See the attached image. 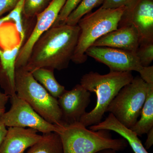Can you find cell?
I'll list each match as a JSON object with an SVG mask.
<instances>
[{
    "label": "cell",
    "mask_w": 153,
    "mask_h": 153,
    "mask_svg": "<svg viewBox=\"0 0 153 153\" xmlns=\"http://www.w3.org/2000/svg\"><path fill=\"white\" fill-rule=\"evenodd\" d=\"M11 106L8 111L0 117L7 127H28L43 134L55 132L59 134L63 127L48 122L26 101L15 94L10 97Z\"/></svg>",
    "instance_id": "cell-7"
},
{
    "label": "cell",
    "mask_w": 153,
    "mask_h": 153,
    "mask_svg": "<svg viewBox=\"0 0 153 153\" xmlns=\"http://www.w3.org/2000/svg\"><path fill=\"white\" fill-rule=\"evenodd\" d=\"M23 3L24 0H21L16 6L7 15L9 22L13 21L15 22L16 28L20 36V41L22 43H24L25 37V32L22 19Z\"/></svg>",
    "instance_id": "cell-21"
},
{
    "label": "cell",
    "mask_w": 153,
    "mask_h": 153,
    "mask_svg": "<svg viewBox=\"0 0 153 153\" xmlns=\"http://www.w3.org/2000/svg\"><path fill=\"white\" fill-rule=\"evenodd\" d=\"M129 25L137 29L140 44L153 41V0H135L126 8L118 27Z\"/></svg>",
    "instance_id": "cell-10"
},
{
    "label": "cell",
    "mask_w": 153,
    "mask_h": 153,
    "mask_svg": "<svg viewBox=\"0 0 153 153\" xmlns=\"http://www.w3.org/2000/svg\"><path fill=\"white\" fill-rule=\"evenodd\" d=\"M82 0H66L55 23L52 27L65 25L68 16L79 4Z\"/></svg>",
    "instance_id": "cell-23"
},
{
    "label": "cell",
    "mask_w": 153,
    "mask_h": 153,
    "mask_svg": "<svg viewBox=\"0 0 153 153\" xmlns=\"http://www.w3.org/2000/svg\"><path fill=\"white\" fill-rule=\"evenodd\" d=\"M103 1L104 0H82L67 17L65 24L70 26L77 25L80 19L90 13L94 8L102 4Z\"/></svg>",
    "instance_id": "cell-19"
},
{
    "label": "cell",
    "mask_w": 153,
    "mask_h": 153,
    "mask_svg": "<svg viewBox=\"0 0 153 153\" xmlns=\"http://www.w3.org/2000/svg\"><path fill=\"white\" fill-rule=\"evenodd\" d=\"M139 73L140 76L146 83H153V66L143 67Z\"/></svg>",
    "instance_id": "cell-26"
},
{
    "label": "cell",
    "mask_w": 153,
    "mask_h": 153,
    "mask_svg": "<svg viewBox=\"0 0 153 153\" xmlns=\"http://www.w3.org/2000/svg\"><path fill=\"white\" fill-rule=\"evenodd\" d=\"M126 9L124 7L115 9L101 7L80 19L77 25L79 38L71 61L77 64L85 63L87 59L86 50L100 38L117 29Z\"/></svg>",
    "instance_id": "cell-4"
},
{
    "label": "cell",
    "mask_w": 153,
    "mask_h": 153,
    "mask_svg": "<svg viewBox=\"0 0 153 153\" xmlns=\"http://www.w3.org/2000/svg\"><path fill=\"white\" fill-rule=\"evenodd\" d=\"M140 44V36L137 29L133 25H129L119 27L102 36L92 46L111 47L136 53Z\"/></svg>",
    "instance_id": "cell-12"
},
{
    "label": "cell",
    "mask_w": 153,
    "mask_h": 153,
    "mask_svg": "<svg viewBox=\"0 0 153 153\" xmlns=\"http://www.w3.org/2000/svg\"><path fill=\"white\" fill-rule=\"evenodd\" d=\"M7 22H9V20L7 16H5L2 17V18H0V27H1V25H2L3 23ZM1 51L2 50L0 49V53H1Z\"/></svg>",
    "instance_id": "cell-31"
},
{
    "label": "cell",
    "mask_w": 153,
    "mask_h": 153,
    "mask_svg": "<svg viewBox=\"0 0 153 153\" xmlns=\"http://www.w3.org/2000/svg\"><path fill=\"white\" fill-rule=\"evenodd\" d=\"M9 99L10 96L0 91V117L5 112L6 105Z\"/></svg>",
    "instance_id": "cell-27"
},
{
    "label": "cell",
    "mask_w": 153,
    "mask_h": 153,
    "mask_svg": "<svg viewBox=\"0 0 153 153\" xmlns=\"http://www.w3.org/2000/svg\"><path fill=\"white\" fill-rule=\"evenodd\" d=\"M51 1L24 0L22 13L27 19L36 17L48 7Z\"/></svg>",
    "instance_id": "cell-20"
},
{
    "label": "cell",
    "mask_w": 153,
    "mask_h": 153,
    "mask_svg": "<svg viewBox=\"0 0 153 153\" xmlns=\"http://www.w3.org/2000/svg\"><path fill=\"white\" fill-rule=\"evenodd\" d=\"M34 129L10 127L0 147V153H25L42 137Z\"/></svg>",
    "instance_id": "cell-13"
},
{
    "label": "cell",
    "mask_w": 153,
    "mask_h": 153,
    "mask_svg": "<svg viewBox=\"0 0 153 153\" xmlns=\"http://www.w3.org/2000/svg\"><path fill=\"white\" fill-rule=\"evenodd\" d=\"M66 0H52L48 7L36 16V26L27 41L20 49L16 68L25 67L27 63L33 46L44 33L53 26Z\"/></svg>",
    "instance_id": "cell-9"
},
{
    "label": "cell",
    "mask_w": 153,
    "mask_h": 153,
    "mask_svg": "<svg viewBox=\"0 0 153 153\" xmlns=\"http://www.w3.org/2000/svg\"><path fill=\"white\" fill-rule=\"evenodd\" d=\"M58 134L63 153H96L105 149L121 151L128 146L123 138H112L109 130L88 129L80 122L63 126Z\"/></svg>",
    "instance_id": "cell-3"
},
{
    "label": "cell",
    "mask_w": 153,
    "mask_h": 153,
    "mask_svg": "<svg viewBox=\"0 0 153 153\" xmlns=\"http://www.w3.org/2000/svg\"><path fill=\"white\" fill-rule=\"evenodd\" d=\"M79 34L77 25L65 24L51 27L34 44L24 68L30 72L40 68L59 71L68 68L74 55Z\"/></svg>",
    "instance_id": "cell-1"
},
{
    "label": "cell",
    "mask_w": 153,
    "mask_h": 153,
    "mask_svg": "<svg viewBox=\"0 0 153 153\" xmlns=\"http://www.w3.org/2000/svg\"><path fill=\"white\" fill-rule=\"evenodd\" d=\"M136 55L143 67L150 66L153 60V41L140 43Z\"/></svg>",
    "instance_id": "cell-22"
},
{
    "label": "cell",
    "mask_w": 153,
    "mask_h": 153,
    "mask_svg": "<svg viewBox=\"0 0 153 153\" xmlns=\"http://www.w3.org/2000/svg\"><path fill=\"white\" fill-rule=\"evenodd\" d=\"M89 129L96 131L107 130L112 131L119 134L127 142L134 153H149L143 145L138 136L130 128L127 127L109 113L105 120L98 124L90 126Z\"/></svg>",
    "instance_id": "cell-15"
},
{
    "label": "cell",
    "mask_w": 153,
    "mask_h": 153,
    "mask_svg": "<svg viewBox=\"0 0 153 153\" xmlns=\"http://www.w3.org/2000/svg\"><path fill=\"white\" fill-rule=\"evenodd\" d=\"M7 131V126L0 119V147L4 139Z\"/></svg>",
    "instance_id": "cell-29"
},
{
    "label": "cell",
    "mask_w": 153,
    "mask_h": 153,
    "mask_svg": "<svg viewBox=\"0 0 153 153\" xmlns=\"http://www.w3.org/2000/svg\"><path fill=\"white\" fill-rule=\"evenodd\" d=\"M96 153H116V151L112 149H105Z\"/></svg>",
    "instance_id": "cell-30"
},
{
    "label": "cell",
    "mask_w": 153,
    "mask_h": 153,
    "mask_svg": "<svg viewBox=\"0 0 153 153\" xmlns=\"http://www.w3.org/2000/svg\"><path fill=\"white\" fill-rule=\"evenodd\" d=\"M134 77L132 71H110L105 74L90 71L83 75L80 84L89 92L95 93L97 102L95 107L82 116L79 122L86 127L101 122L110 103Z\"/></svg>",
    "instance_id": "cell-2"
},
{
    "label": "cell",
    "mask_w": 153,
    "mask_h": 153,
    "mask_svg": "<svg viewBox=\"0 0 153 153\" xmlns=\"http://www.w3.org/2000/svg\"><path fill=\"white\" fill-rule=\"evenodd\" d=\"M54 70L50 68H40L31 72L34 78L48 91L51 95L57 99L65 91V87L55 78Z\"/></svg>",
    "instance_id": "cell-17"
},
{
    "label": "cell",
    "mask_w": 153,
    "mask_h": 153,
    "mask_svg": "<svg viewBox=\"0 0 153 153\" xmlns=\"http://www.w3.org/2000/svg\"><path fill=\"white\" fill-rule=\"evenodd\" d=\"M27 153H63L60 135L55 132L43 134L41 140L31 147Z\"/></svg>",
    "instance_id": "cell-18"
},
{
    "label": "cell",
    "mask_w": 153,
    "mask_h": 153,
    "mask_svg": "<svg viewBox=\"0 0 153 153\" xmlns=\"http://www.w3.org/2000/svg\"><path fill=\"white\" fill-rule=\"evenodd\" d=\"M147 138L145 143V149H149L153 144V128L147 133Z\"/></svg>",
    "instance_id": "cell-28"
},
{
    "label": "cell",
    "mask_w": 153,
    "mask_h": 153,
    "mask_svg": "<svg viewBox=\"0 0 153 153\" xmlns=\"http://www.w3.org/2000/svg\"><path fill=\"white\" fill-rule=\"evenodd\" d=\"M90 92L80 84L65 91L57 98L62 114L63 126L79 122L86 113L85 109L91 102Z\"/></svg>",
    "instance_id": "cell-11"
},
{
    "label": "cell",
    "mask_w": 153,
    "mask_h": 153,
    "mask_svg": "<svg viewBox=\"0 0 153 153\" xmlns=\"http://www.w3.org/2000/svg\"><path fill=\"white\" fill-rule=\"evenodd\" d=\"M85 55L106 65L110 71L139 73L143 68L136 53L122 49L91 46L86 50Z\"/></svg>",
    "instance_id": "cell-8"
},
{
    "label": "cell",
    "mask_w": 153,
    "mask_h": 153,
    "mask_svg": "<svg viewBox=\"0 0 153 153\" xmlns=\"http://www.w3.org/2000/svg\"><path fill=\"white\" fill-rule=\"evenodd\" d=\"M147 91L140 119L131 128L138 136L147 134L153 128V83H147Z\"/></svg>",
    "instance_id": "cell-16"
},
{
    "label": "cell",
    "mask_w": 153,
    "mask_h": 153,
    "mask_svg": "<svg viewBox=\"0 0 153 153\" xmlns=\"http://www.w3.org/2000/svg\"><path fill=\"white\" fill-rule=\"evenodd\" d=\"M147 91V84L139 76L123 86L107 108L121 123L130 128L141 114Z\"/></svg>",
    "instance_id": "cell-6"
},
{
    "label": "cell",
    "mask_w": 153,
    "mask_h": 153,
    "mask_svg": "<svg viewBox=\"0 0 153 153\" xmlns=\"http://www.w3.org/2000/svg\"><path fill=\"white\" fill-rule=\"evenodd\" d=\"M16 94L50 123L63 126L57 99L53 97L24 67L16 68Z\"/></svg>",
    "instance_id": "cell-5"
},
{
    "label": "cell",
    "mask_w": 153,
    "mask_h": 153,
    "mask_svg": "<svg viewBox=\"0 0 153 153\" xmlns=\"http://www.w3.org/2000/svg\"><path fill=\"white\" fill-rule=\"evenodd\" d=\"M23 44L20 41L13 48L2 50L0 53V85L10 97L16 94V63Z\"/></svg>",
    "instance_id": "cell-14"
},
{
    "label": "cell",
    "mask_w": 153,
    "mask_h": 153,
    "mask_svg": "<svg viewBox=\"0 0 153 153\" xmlns=\"http://www.w3.org/2000/svg\"><path fill=\"white\" fill-rule=\"evenodd\" d=\"M21 0H0V17L7 12H10Z\"/></svg>",
    "instance_id": "cell-25"
},
{
    "label": "cell",
    "mask_w": 153,
    "mask_h": 153,
    "mask_svg": "<svg viewBox=\"0 0 153 153\" xmlns=\"http://www.w3.org/2000/svg\"><path fill=\"white\" fill-rule=\"evenodd\" d=\"M135 0H104L102 7L105 9H115L121 7L127 8Z\"/></svg>",
    "instance_id": "cell-24"
}]
</instances>
